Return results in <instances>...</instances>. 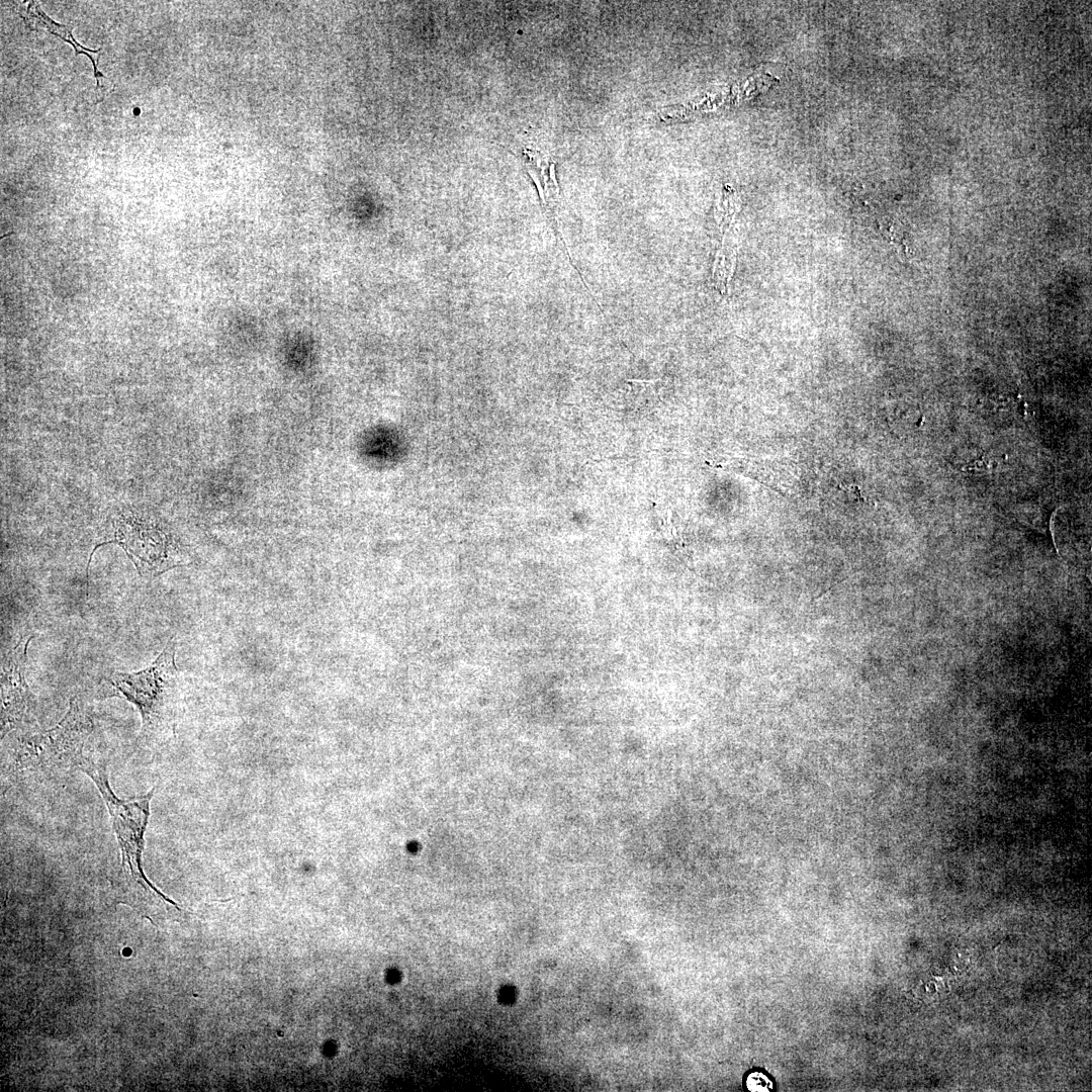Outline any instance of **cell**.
<instances>
[{"mask_svg":"<svg viewBox=\"0 0 1092 1092\" xmlns=\"http://www.w3.org/2000/svg\"><path fill=\"white\" fill-rule=\"evenodd\" d=\"M25 25L31 30H46L64 41L70 43L75 50V56L81 54L86 55L93 64L94 77L96 79V94H100L99 101L102 100L101 94L104 95L105 90H109V79L98 70L97 64L100 57L101 49L90 50L80 44L73 36L70 27L57 23L52 20L39 7V5L31 1L28 3L25 12L22 14Z\"/></svg>","mask_w":1092,"mask_h":1092,"instance_id":"cell-6","label":"cell"},{"mask_svg":"<svg viewBox=\"0 0 1092 1092\" xmlns=\"http://www.w3.org/2000/svg\"><path fill=\"white\" fill-rule=\"evenodd\" d=\"M78 767L95 784L110 815L120 851L118 886L124 892H138L142 899L167 902L180 911L178 905L155 888L143 872L145 832L155 789L139 798L120 799L110 787L105 764L84 756Z\"/></svg>","mask_w":1092,"mask_h":1092,"instance_id":"cell-1","label":"cell"},{"mask_svg":"<svg viewBox=\"0 0 1092 1092\" xmlns=\"http://www.w3.org/2000/svg\"><path fill=\"white\" fill-rule=\"evenodd\" d=\"M176 681L175 647L171 640L148 667L111 674L110 682L117 694L132 703L141 714L143 741H158L167 728Z\"/></svg>","mask_w":1092,"mask_h":1092,"instance_id":"cell-3","label":"cell"},{"mask_svg":"<svg viewBox=\"0 0 1092 1092\" xmlns=\"http://www.w3.org/2000/svg\"><path fill=\"white\" fill-rule=\"evenodd\" d=\"M746 1086L752 1092H766L771 1090V1081L760 1072H753L746 1079Z\"/></svg>","mask_w":1092,"mask_h":1092,"instance_id":"cell-7","label":"cell"},{"mask_svg":"<svg viewBox=\"0 0 1092 1092\" xmlns=\"http://www.w3.org/2000/svg\"><path fill=\"white\" fill-rule=\"evenodd\" d=\"M93 729V722L77 698L63 719L53 728L25 734L16 741L10 769L14 772L44 771L60 767L78 766L83 747Z\"/></svg>","mask_w":1092,"mask_h":1092,"instance_id":"cell-2","label":"cell"},{"mask_svg":"<svg viewBox=\"0 0 1092 1092\" xmlns=\"http://www.w3.org/2000/svg\"><path fill=\"white\" fill-rule=\"evenodd\" d=\"M33 636L20 638L2 659L1 664V730L2 737L26 724L33 706L32 695L25 679L27 648Z\"/></svg>","mask_w":1092,"mask_h":1092,"instance_id":"cell-5","label":"cell"},{"mask_svg":"<svg viewBox=\"0 0 1092 1092\" xmlns=\"http://www.w3.org/2000/svg\"><path fill=\"white\" fill-rule=\"evenodd\" d=\"M112 542L123 548L142 576L156 577L175 566L170 536L155 522L121 518L115 524Z\"/></svg>","mask_w":1092,"mask_h":1092,"instance_id":"cell-4","label":"cell"}]
</instances>
